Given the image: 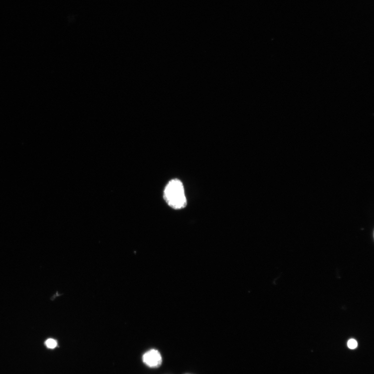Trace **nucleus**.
<instances>
[{
	"label": "nucleus",
	"instance_id": "1",
	"mask_svg": "<svg viewBox=\"0 0 374 374\" xmlns=\"http://www.w3.org/2000/svg\"><path fill=\"white\" fill-rule=\"evenodd\" d=\"M164 198L173 208L180 209L187 205V199L183 183L178 179L171 180L164 190Z\"/></svg>",
	"mask_w": 374,
	"mask_h": 374
},
{
	"label": "nucleus",
	"instance_id": "2",
	"mask_svg": "<svg viewBox=\"0 0 374 374\" xmlns=\"http://www.w3.org/2000/svg\"><path fill=\"white\" fill-rule=\"evenodd\" d=\"M144 364L150 368H158L162 363V358L160 353L155 349L149 351L143 357Z\"/></svg>",
	"mask_w": 374,
	"mask_h": 374
},
{
	"label": "nucleus",
	"instance_id": "3",
	"mask_svg": "<svg viewBox=\"0 0 374 374\" xmlns=\"http://www.w3.org/2000/svg\"><path fill=\"white\" fill-rule=\"evenodd\" d=\"M45 345L48 348L54 349L57 345V342L53 339H48L45 342Z\"/></svg>",
	"mask_w": 374,
	"mask_h": 374
},
{
	"label": "nucleus",
	"instance_id": "4",
	"mask_svg": "<svg viewBox=\"0 0 374 374\" xmlns=\"http://www.w3.org/2000/svg\"><path fill=\"white\" fill-rule=\"evenodd\" d=\"M347 345L349 348L354 349L357 347L358 343L355 340L351 339L348 341Z\"/></svg>",
	"mask_w": 374,
	"mask_h": 374
}]
</instances>
